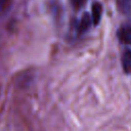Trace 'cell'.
<instances>
[{"instance_id": "3", "label": "cell", "mask_w": 131, "mask_h": 131, "mask_svg": "<svg viewBox=\"0 0 131 131\" xmlns=\"http://www.w3.org/2000/svg\"><path fill=\"white\" fill-rule=\"evenodd\" d=\"M91 24H92L91 15H90L88 12H85V13L82 15V17H81V19H80V21H79V24H78V32H79L80 34L85 33V32L90 28V25H91Z\"/></svg>"}, {"instance_id": "4", "label": "cell", "mask_w": 131, "mask_h": 131, "mask_svg": "<svg viewBox=\"0 0 131 131\" xmlns=\"http://www.w3.org/2000/svg\"><path fill=\"white\" fill-rule=\"evenodd\" d=\"M122 64L125 73H129L131 71V50L127 49L124 51L122 55Z\"/></svg>"}, {"instance_id": "2", "label": "cell", "mask_w": 131, "mask_h": 131, "mask_svg": "<svg viewBox=\"0 0 131 131\" xmlns=\"http://www.w3.org/2000/svg\"><path fill=\"white\" fill-rule=\"evenodd\" d=\"M101 14H102V5L99 2H94L91 8V19L94 26H97L99 24Z\"/></svg>"}, {"instance_id": "1", "label": "cell", "mask_w": 131, "mask_h": 131, "mask_svg": "<svg viewBox=\"0 0 131 131\" xmlns=\"http://www.w3.org/2000/svg\"><path fill=\"white\" fill-rule=\"evenodd\" d=\"M117 36L122 44L131 45V26L121 27L117 32Z\"/></svg>"}, {"instance_id": "7", "label": "cell", "mask_w": 131, "mask_h": 131, "mask_svg": "<svg viewBox=\"0 0 131 131\" xmlns=\"http://www.w3.org/2000/svg\"><path fill=\"white\" fill-rule=\"evenodd\" d=\"M8 4V0H0V13L5 9Z\"/></svg>"}, {"instance_id": "6", "label": "cell", "mask_w": 131, "mask_h": 131, "mask_svg": "<svg viewBox=\"0 0 131 131\" xmlns=\"http://www.w3.org/2000/svg\"><path fill=\"white\" fill-rule=\"evenodd\" d=\"M86 2H87V0H71L72 5H73L74 8H76V9H80L81 7H83Z\"/></svg>"}, {"instance_id": "5", "label": "cell", "mask_w": 131, "mask_h": 131, "mask_svg": "<svg viewBox=\"0 0 131 131\" xmlns=\"http://www.w3.org/2000/svg\"><path fill=\"white\" fill-rule=\"evenodd\" d=\"M118 9L124 13L128 14L131 11V0H116Z\"/></svg>"}]
</instances>
